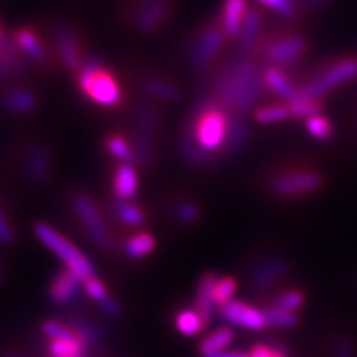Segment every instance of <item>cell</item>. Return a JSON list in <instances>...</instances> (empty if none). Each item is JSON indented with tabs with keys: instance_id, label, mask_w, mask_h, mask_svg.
Segmentation results:
<instances>
[{
	"instance_id": "obj_1",
	"label": "cell",
	"mask_w": 357,
	"mask_h": 357,
	"mask_svg": "<svg viewBox=\"0 0 357 357\" xmlns=\"http://www.w3.org/2000/svg\"><path fill=\"white\" fill-rule=\"evenodd\" d=\"M253 58L250 55H240L234 58L230 63L223 66L220 73L213 79L211 91L212 100L222 106L223 109L234 108L238 101V98L247 91V88L255 82V78L260 75Z\"/></svg>"
},
{
	"instance_id": "obj_2",
	"label": "cell",
	"mask_w": 357,
	"mask_h": 357,
	"mask_svg": "<svg viewBox=\"0 0 357 357\" xmlns=\"http://www.w3.org/2000/svg\"><path fill=\"white\" fill-rule=\"evenodd\" d=\"M78 88L84 96L102 108H118L123 102L121 84L109 70L102 65L100 58L84 60L78 71Z\"/></svg>"
},
{
	"instance_id": "obj_3",
	"label": "cell",
	"mask_w": 357,
	"mask_h": 357,
	"mask_svg": "<svg viewBox=\"0 0 357 357\" xmlns=\"http://www.w3.org/2000/svg\"><path fill=\"white\" fill-rule=\"evenodd\" d=\"M158 126V106L153 102H139L132 111V151L136 166L147 167L153 160Z\"/></svg>"
},
{
	"instance_id": "obj_4",
	"label": "cell",
	"mask_w": 357,
	"mask_h": 357,
	"mask_svg": "<svg viewBox=\"0 0 357 357\" xmlns=\"http://www.w3.org/2000/svg\"><path fill=\"white\" fill-rule=\"evenodd\" d=\"M35 235L45 247L50 248L55 255L65 263L68 270L77 273L83 281L95 276V266L84 257L73 243L68 242L63 235H60L55 229L47 223H37L35 225Z\"/></svg>"
},
{
	"instance_id": "obj_5",
	"label": "cell",
	"mask_w": 357,
	"mask_h": 357,
	"mask_svg": "<svg viewBox=\"0 0 357 357\" xmlns=\"http://www.w3.org/2000/svg\"><path fill=\"white\" fill-rule=\"evenodd\" d=\"M268 190L276 197L289 199L298 195L310 194L323 185V177L314 171L294 169V171H281L268 177Z\"/></svg>"
},
{
	"instance_id": "obj_6",
	"label": "cell",
	"mask_w": 357,
	"mask_h": 357,
	"mask_svg": "<svg viewBox=\"0 0 357 357\" xmlns=\"http://www.w3.org/2000/svg\"><path fill=\"white\" fill-rule=\"evenodd\" d=\"M71 208H73L75 215L78 217L79 223H82L83 230L86 231L93 243L100 248H108L109 247V231L106 227L105 218H102L100 208L96 207L95 200L89 195L78 192L71 197Z\"/></svg>"
},
{
	"instance_id": "obj_7",
	"label": "cell",
	"mask_w": 357,
	"mask_h": 357,
	"mask_svg": "<svg viewBox=\"0 0 357 357\" xmlns=\"http://www.w3.org/2000/svg\"><path fill=\"white\" fill-rule=\"evenodd\" d=\"M225 32L220 25H208L199 32L189 47V63L195 71H202L212 65L225 45Z\"/></svg>"
},
{
	"instance_id": "obj_8",
	"label": "cell",
	"mask_w": 357,
	"mask_h": 357,
	"mask_svg": "<svg viewBox=\"0 0 357 357\" xmlns=\"http://www.w3.org/2000/svg\"><path fill=\"white\" fill-rule=\"evenodd\" d=\"M357 75V61L356 60H342L339 63L333 65L319 75L318 78L307 83L305 88L300 89V95L305 96L306 100L318 101L326 93L333 91L334 88L341 86L352 79Z\"/></svg>"
},
{
	"instance_id": "obj_9",
	"label": "cell",
	"mask_w": 357,
	"mask_h": 357,
	"mask_svg": "<svg viewBox=\"0 0 357 357\" xmlns=\"http://www.w3.org/2000/svg\"><path fill=\"white\" fill-rule=\"evenodd\" d=\"M307 45L306 40L300 35H288V37H280L268 42L263 47V56L271 66H278L284 70L298 63V60L305 55Z\"/></svg>"
},
{
	"instance_id": "obj_10",
	"label": "cell",
	"mask_w": 357,
	"mask_h": 357,
	"mask_svg": "<svg viewBox=\"0 0 357 357\" xmlns=\"http://www.w3.org/2000/svg\"><path fill=\"white\" fill-rule=\"evenodd\" d=\"M53 48L55 55L61 65L68 71L78 73L83 66L82 45L77 30L68 25H58L53 29Z\"/></svg>"
},
{
	"instance_id": "obj_11",
	"label": "cell",
	"mask_w": 357,
	"mask_h": 357,
	"mask_svg": "<svg viewBox=\"0 0 357 357\" xmlns=\"http://www.w3.org/2000/svg\"><path fill=\"white\" fill-rule=\"evenodd\" d=\"M172 12V0H137L132 24L141 33H154L166 24Z\"/></svg>"
},
{
	"instance_id": "obj_12",
	"label": "cell",
	"mask_w": 357,
	"mask_h": 357,
	"mask_svg": "<svg viewBox=\"0 0 357 357\" xmlns=\"http://www.w3.org/2000/svg\"><path fill=\"white\" fill-rule=\"evenodd\" d=\"M24 166L26 177L33 185H45L53 172L52 151L42 142H33L26 147Z\"/></svg>"
},
{
	"instance_id": "obj_13",
	"label": "cell",
	"mask_w": 357,
	"mask_h": 357,
	"mask_svg": "<svg viewBox=\"0 0 357 357\" xmlns=\"http://www.w3.org/2000/svg\"><path fill=\"white\" fill-rule=\"evenodd\" d=\"M220 314L227 323L242 326V328L252 329V331H260L268 326L265 312L242 301H230L223 305L220 307Z\"/></svg>"
},
{
	"instance_id": "obj_14",
	"label": "cell",
	"mask_w": 357,
	"mask_h": 357,
	"mask_svg": "<svg viewBox=\"0 0 357 357\" xmlns=\"http://www.w3.org/2000/svg\"><path fill=\"white\" fill-rule=\"evenodd\" d=\"M82 283L83 280L77 273L65 268L52 281L50 289H48L50 301L55 303V305H71V303L78 300Z\"/></svg>"
},
{
	"instance_id": "obj_15",
	"label": "cell",
	"mask_w": 357,
	"mask_h": 357,
	"mask_svg": "<svg viewBox=\"0 0 357 357\" xmlns=\"http://www.w3.org/2000/svg\"><path fill=\"white\" fill-rule=\"evenodd\" d=\"M288 273V263L283 258L270 257L261 260L250 273V281L257 289H265Z\"/></svg>"
},
{
	"instance_id": "obj_16",
	"label": "cell",
	"mask_w": 357,
	"mask_h": 357,
	"mask_svg": "<svg viewBox=\"0 0 357 357\" xmlns=\"http://www.w3.org/2000/svg\"><path fill=\"white\" fill-rule=\"evenodd\" d=\"M20 47L13 37H3L0 42V79H10L24 73Z\"/></svg>"
},
{
	"instance_id": "obj_17",
	"label": "cell",
	"mask_w": 357,
	"mask_h": 357,
	"mask_svg": "<svg viewBox=\"0 0 357 357\" xmlns=\"http://www.w3.org/2000/svg\"><path fill=\"white\" fill-rule=\"evenodd\" d=\"M261 25H263V15L260 10L257 8H250L247 10V15H245L243 24H242V30H240L238 35V47L240 52L243 55H250L257 50L258 42H260V32H261Z\"/></svg>"
},
{
	"instance_id": "obj_18",
	"label": "cell",
	"mask_w": 357,
	"mask_h": 357,
	"mask_svg": "<svg viewBox=\"0 0 357 357\" xmlns=\"http://www.w3.org/2000/svg\"><path fill=\"white\" fill-rule=\"evenodd\" d=\"M245 15H247V0H225L222 6L220 26L229 38H238Z\"/></svg>"
},
{
	"instance_id": "obj_19",
	"label": "cell",
	"mask_w": 357,
	"mask_h": 357,
	"mask_svg": "<svg viewBox=\"0 0 357 357\" xmlns=\"http://www.w3.org/2000/svg\"><path fill=\"white\" fill-rule=\"evenodd\" d=\"M178 149H181L182 159H184L187 164H190V166H205V164L212 162L211 153H207V151L199 144L189 123H185V128L182 129L181 141H178Z\"/></svg>"
},
{
	"instance_id": "obj_20",
	"label": "cell",
	"mask_w": 357,
	"mask_h": 357,
	"mask_svg": "<svg viewBox=\"0 0 357 357\" xmlns=\"http://www.w3.org/2000/svg\"><path fill=\"white\" fill-rule=\"evenodd\" d=\"M137 172L131 162H121L114 171L113 194L116 200H132L137 192Z\"/></svg>"
},
{
	"instance_id": "obj_21",
	"label": "cell",
	"mask_w": 357,
	"mask_h": 357,
	"mask_svg": "<svg viewBox=\"0 0 357 357\" xmlns=\"http://www.w3.org/2000/svg\"><path fill=\"white\" fill-rule=\"evenodd\" d=\"M215 283L217 276L213 273H207L200 278L197 287V298H195V306H197L199 316L204 321V328H208L213 314V303H215Z\"/></svg>"
},
{
	"instance_id": "obj_22",
	"label": "cell",
	"mask_w": 357,
	"mask_h": 357,
	"mask_svg": "<svg viewBox=\"0 0 357 357\" xmlns=\"http://www.w3.org/2000/svg\"><path fill=\"white\" fill-rule=\"evenodd\" d=\"M17 45L20 47V50L24 55H26L30 60H33L35 63L38 65H47L50 61V55H48L47 48L43 47V43L40 42L38 35L33 32L29 26H24V29H19L13 35Z\"/></svg>"
},
{
	"instance_id": "obj_23",
	"label": "cell",
	"mask_w": 357,
	"mask_h": 357,
	"mask_svg": "<svg viewBox=\"0 0 357 357\" xmlns=\"http://www.w3.org/2000/svg\"><path fill=\"white\" fill-rule=\"evenodd\" d=\"M250 123L242 113H234L229 114V128H227V139L225 147L223 149L227 153H236L238 149L247 144L250 139Z\"/></svg>"
},
{
	"instance_id": "obj_24",
	"label": "cell",
	"mask_w": 357,
	"mask_h": 357,
	"mask_svg": "<svg viewBox=\"0 0 357 357\" xmlns=\"http://www.w3.org/2000/svg\"><path fill=\"white\" fill-rule=\"evenodd\" d=\"M37 105V96L26 88H10L2 95V106L12 114L32 113Z\"/></svg>"
},
{
	"instance_id": "obj_25",
	"label": "cell",
	"mask_w": 357,
	"mask_h": 357,
	"mask_svg": "<svg viewBox=\"0 0 357 357\" xmlns=\"http://www.w3.org/2000/svg\"><path fill=\"white\" fill-rule=\"evenodd\" d=\"M261 75L263 79H265L266 88L270 89V91H273L275 95L284 98L287 101L293 100V98L300 93V89L293 86L287 75H284V71L278 68V66L268 65L261 70Z\"/></svg>"
},
{
	"instance_id": "obj_26",
	"label": "cell",
	"mask_w": 357,
	"mask_h": 357,
	"mask_svg": "<svg viewBox=\"0 0 357 357\" xmlns=\"http://www.w3.org/2000/svg\"><path fill=\"white\" fill-rule=\"evenodd\" d=\"M141 86L144 89L146 95L154 98V100L172 102L178 101L182 98V91L176 84L160 77H153V75H147V77L142 78Z\"/></svg>"
},
{
	"instance_id": "obj_27",
	"label": "cell",
	"mask_w": 357,
	"mask_h": 357,
	"mask_svg": "<svg viewBox=\"0 0 357 357\" xmlns=\"http://www.w3.org/2000/svg\"><path fill=\"white\" fill-rule=\"evenodd\" d=\"M65 321L88 347L101 344L102 339H105L102 328L95 321L82 318V316H66Z\"/></svg>"
},
{
	"instance_id": "obj_28",
	"label": "cell",
	"mask_w": 357,
	"mask_h": 357,
	"mask_svg": "<svg viewBox=\"0 0 357 357\" xmlns=\"http://www.w3.org/2000/svg\"><path fill=\"white\" fill-rule=\"evenodd\" d=\"M235 334L230 328H222L217 329L215 333H212L211 336H207L200 344V354L204 357L211 356V354H217V352L225 351L231 342H234Z\"/></svg>"
},
{
	"instance_id": "obj_29",
	"label": "cell",
	"mask_w": 357,
	"mask_h": 357,
	"mask_svg": "<svg viewBox=\"0 0 357 357\" xmlns=\"http://www.w3.org/2000/svg\"><path fill=\"white\" fill-rule=\"evenodd\" d=\"M155 248V240L153 235L149 234H136L124 242V253L126 257L132 258V260H139L149 255L151 252Z\"/></svg>"
},
{
	"instance_id": "obj_30",
	"label": "cell",
	"mask_w": 357,
	"mask_h": 357,
	"mask_svg": "<svg viewBox=\"0 0 357 357\" xmlns=\"http://www.w3.org/2000/svg\"><path fill=\"white\" fill-rule=\"evenodd\" d=\"M266 89L268 88L265 84V79H263V75L260 71V75L255 78V82L250 84V86L247 88V91H245L243 95L238 98V101H236V105L234 106V111L245 114L247 111L252 109V106H255L257 102L261 100V96L265 95Z\"/></svg>"
},
{
	"instance_id": "obj_31",
	"label": "cell",
	"mask_w": 357,
	"mask_h": 357,
	"mask_svg": "<svg viewBox=\"0 0 357 357\" xmlns=\"http://www.w3.org/2000/svg\"><path fill=\"white\" fill-rule=\"evenodd\" d=\"M53 357H86L88 346L82 339H52L48 346Z\"/></svg>"
},
{
	"instance_id": "obj_32",
	"label": "cell",
	"mask_w": 357,
	"mask_h": 357,
	"mask_svg": "<svg viewBox=\"0 0 357 357\" xmlns=\"http://www.w3.org/2000/svg\"><path fill=\"white\" fill-rule=\"evenodd\" d=\"M113 212L119 220L123 223H128V225L139 227L146 222V215L142 212V208L137 207L136 204H132L131 200H114Z\"/></svg>"
},
{
	"instance_id": "obj_33",
	"label": "cell",
	"mask_w": 357,
	"mask_h": 357,
	"mask_svg": "<svg viewBox=\"0 0 357 357\" xmlns=\"http://www.w3.org/2000/svg\"><path fill=\"white\" fill-rule=\"evenodd\" d=\"M106 151H108L109 155L121 160V162H134L132 146L124 139L121 134H109L106 137Z\"/></svg>"
},
{
	"instance_id": "obj_34",
	"label": "cell",
	"mask_w": 357,
	"mask_h": 357,
	"mask_svg": "<svg viewBox=\"0 0 357 357\" xmlns=\"http://www.w3.org/2000/svg\"><path fill=\"white\" fill-rule=\"evenodd\" d=\"M176 326L178 333L184 334V336H194L204 329V321L199 316V312L184 310L177 314Z\"/></svg>"
},
{
	"instance_id": "obj_35",
	"label": "cell",
	"mask_w": 357,
	"mask_h": 357,
	"mask_svg": "<svg viewBox=\"0 0 357 357\" xmlns=\"http://www.w3.org/2000/svg\"><path fill=\"white\" fill-rule=\"evenodd\" d=\"M288 108L291 111V116L294 118H312V116H318L321 111V105L318 101L312 100H306L305 96H301L298 93L293 100L288 101Z\"/></svg>"
},
{
	"instance_id": "obj_36",
	"label": "cell",
	"mask_w": 357,
	"mask_h": 357,
	"mask_svg": "<svg viewBox=\"0 0 357 357\" xmlns=\"http://www.w3.org/2000/svg\"><path fill=\"white\" fill-rule=\"evenodd\" d=\"M291 116L288 105H271V106H263V108L255 111V119L261 124H270V123H280L284 121Z\"/></svg>"
},
{
	"instance_id": "obj_37",
	"label": "cell",
	"mask_w": 357,
	"mask_h": 357,
	"mask_svg": "<svg viewBox=\"0 0 357 357\" xmlns=\"http://www.w3.org/2000/svg\"><path fill=\"white\" fill-rule=\"evenodd\" d=\"M265 319L266 324L273 326V328H293L300 321L293 311L280 310V307H270V310H266Z\"/></svg>"
},
{
	"instance_id": "obj_38",
	"label": "cell",
	"mask_w": 357,
	"mask_h": 357,
	"mask_svg": "<svg viewBox=\"0 0 357 357\" xmlns=\"http://www.w3.org/2000/svg\"><path fill=\"white\" fill-rule=\"evenodd\" d=\"M306 129L312 137H316L319 141H328L333 136L331 123L319 114L306 119Z\"/></svg>"
},
{
	"instance_id": "obj_39",
	"label": "cell",
	"mask_w": 357,
	"mask_h": 357,
	"mask_svg": "<svg viewBox=\"0 0 357 357\" xmlns=\"http://www.w3.org/2000/svg\"><path fill=\"white\" fill-rule=\"evenodd\" d=\"M236 281L231 276H223V278L217 280L215 283V303L217 305H227L231 301L234 294L236 291Z\"/></svg>"
},
{
	"instance_id": "obj_40",
	"label": "cell",
	"mask_w": 357,
	"mask_h": 357,
	"mask_svg": "<svg viewBox=\"0 0 357 357\" xmlns=\"http://www.w3.org/2000/svg\"><path fill=\"white\" fill-rule=\"evenodd\" d=\"M305 303V294L301 291H288L283 293L281 296H278L275 300V307H280V310H287V311H296L300 310Z\"/></svg>"
},
{
	"instance_id": "obj_41",
	"label": "cell",
	"mask_w": 357,
	"mask_h": 357,
	"mask_svg": "<svg viewBox=\"0 0 357 357\" xmlns=\"http://www.w3.org/2000/svg\"><path fill=\"white\" fill-rule=\"evenodd\" d=\"M258 2L280 13L284 19H293L296 15V2L294 0H258Z\"/></svg>"
},
{
	"instance_id": "obj_42",
	"label": "cell",
	"mask_w": 357,
	"mask_h": 357,
	"mask_svg": "<svg viewBox=\"0 0 357 357\" xmlns=\"http://www.w3.org/2000/svg\"><path fill=\"white\" fill-rule=\"evenodd\" d=\"M43 333L52 339H78L77 333L70 326L56 323V321H47V323H43Z\"/></svg>"
},
{
	"instance_id": "obj_43",
	"label": "cell",
	"mask_w": 357,
	"mask_h": 357,
	"mask_svg": "<svg viewBox=\"0 0 357 357\" xmlns=\"http://www.w3.org/2000/svg\"><path fill=\"white\" fill-rule=\"evenodd\" d=\"M174 213H176V217L182 223H194L199 218L200 212L194 202H190V200H181L174 207Z\"/></svg>"
},
{
	"instance_id": "obj_44",
	"label": "cell",
	"mask_w": 357,
	"mask_h": 357,
	"mask_svg": "<svg viewBox=\"0 0 357 357\" xmlns=\"http://www.w3.org/2000/svg\"><path fill=\"white\" fill-rule=\"evenodd\" d=\"M84 291H86L89 298H93V300L98 303H101L102 300H106V298L109 296L105 284H102L98 278H95V276L84 281Z\"/></svg>"
},
{
	"instance_id": "obj_45",
	"label": "cell",
	"mask_w": 357,
	"mask_h": 357,
	"mask_svg": "<svg viewBox=\"0 0 357 357\" xmlns=\"http://www.w3.org/2000/svg\"><path fill=\"white\" fill-rule=\"evenodd\" d=\"M334 357H354V342L346 336L339 337L334 347Z\"/></svg>"
},
{
	"instance_id": "obj_46",
	"label": "cell",
	"mask_w": 357,
	"mask_h": 357,
	"mask_svg": "<svg viewBox=\"0 0 357 357\" xmlns=\"http://www.w3.org/2000/svg\"><path fill=\"white\" fill-rule=\"evenodd\" d=\"M13 242V231L10 223H8L7 217L3 215L2 208H0V243L10 245Z\"/></svg>"
},
{
	"instance_id": "obj_47",
	"label": "cell",
	"mask_w": 357,
	"mask_h": 357,
	"mask_svg": "<svg viewBox=\"0 0 357 357\" xmlns=\"http://www.w3.org/2000/svg\"><path fill=\"white\" fill-rule=\"evenodd\" d=\"M100 307L106 312V314L111 316V318H119V316H121V306H119L118 301L113 300L111 296L102 300L100 303Z\"/></svg>"
},
{
	"instance_id": "obj_48",
	"label": "cell",
	"mask_w": 357,
	"mask_h": 357,
	"mask_svg": "<svg viewBox=\"0 0 357 357\" xmlns=\"http://www.w3.org/2000/svg\"><path fill=\"white\" fill-rule=\"evenodd\" d=\"M294 2L298 3V6H301L303 8H319V7H324L326 3H329L331 0H294Z\"/></svg>"
},
{
	"instance_id": "obj_49",
	"label": "cell",
	"mask_w": 357,
	"mask_h": 357,
	"mask_svg": "<svg viewBox=\"0 0 357 357\" xmlns=\"http://www.w3.org/2000/svg\"><path fill=\"white\" fill-rule=\"evenodd\" d=\"M250 357H271V349L266 346H255L250 352Z\"/></svg>"
},
{
	"instance_id": "obj_50",
	"label": "cell",
	"mask_w": 357,
	"mask_h": 357,
	"mask_svg": "<svg viewBox=\"0 0 357 357\" xmlns=\"http://www.w3.org/2000/svg\"><path fill=\"white\" fill-rule=\"evenodd\" d=\"M207 357H250V354H242V352H227V351H222V352H217V354H211Z\"/></svg>"
},
{
	"instance_id": "obj_51",
	"label": "cell",
	"mask_w": 357,
	"mask_h": 357,
	"mask_svg": "<svg viewBox=\"0 0 357 357\" xmlns=\"http://www.w3.org/2000/svg\"><path fill=\"white\" fill-rule=\"evenodd\" d=\"M271 357H284V354L278 349H271Z\"/></svg>"
},
{
	"instance_id": "obj_52",
	"label": "cell",
	"mask_w": 357,
	"mask_h": 357,
	"mask_svg": "<svg viewBox=\"0 0 357 357\" xmlns=\"http://www.w3.org/2000/svg\"><path fill=\"white\" fill-rule=\"evenodd\" d=\"M0 278H2V270H0Z\"/></svg>"
}]
</instances>
